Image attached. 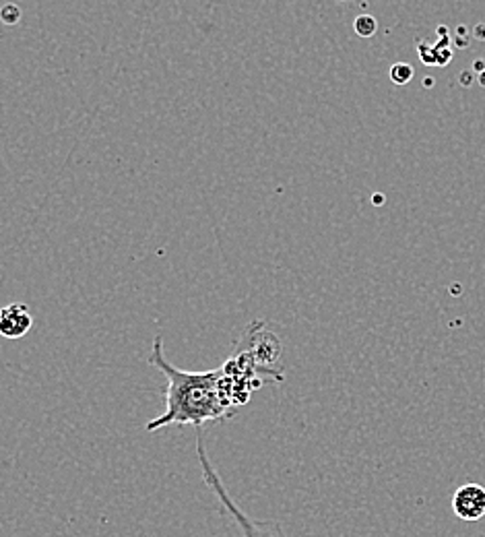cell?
Masks as SVG:
<instances>
[{
	"label": "cell",
	"instance_id": "obj_5",
	"mask_svg": "<svg viewBox=\"0 0 485 537\" xmlns=\"http://www.w3.org/2000/svg\"><path fill=\"white\" fill-rule=\"evenodd\" d=\"M353 29L359 37H371L378 31V21L371 14H359L353 21Z\"/></svg>",
	"mask_w": 485,
	"mask_h": 537
},
{
	"label": "cell",
	"instance_id": "obj_6",
	"mask_svg": "<svg viewBox=\"0 0 485 537\" xmlns=\"http://www.w3.org/2000/svg\"><path fill=\"white\" fill-rule=\"evenodd\" d=\"M413 74H415V70H413V66L407 64V62H396V64L390 66V78H392V83H396V85H407V83L413 78Z\"/></svg>",
	"mask_w": 485,
	"mask_h": 537
},
{
	"label": "cell",
	"instance_id": "obj_4",
	"mask_svg": "<svg viewBox=\"0 0 485 537\" xmlns=\"http://www.w3.org/2000/svg\"><path fill=\"white\" fill-rule=\"evenodd\" d=\"M33 324V316L25 304H8L0 310V333L6 339H19L27 335Z\"/></svg>",
	"mask_w": 485,
	"mask_h": 537
},
{
	"label": "cell",
	"instance_id": "obj_2",
	"mask_svg": "<svg viewBox=\"0 0 485 537\" xmlns=\"http://www.w3.org/2000/svg\"><path fill=\"white\" fill-rule=\"evenodd\" d=\"M196 454H198V461H200V469H202V477H204V483L211 487V492L219 498V502L223 504V508L231 514V518L237 523L239 527V533L241 537H283V529L279 523H272V520H256L252 516H248L229 496L227 487L223 485L217 469L213 467L206 450H204V440H202V434L196 430Z\"/></svg>",
	"mask_w": 485,
	"mask_h": 537
},
{
	"label": "cell",
	"instance_id": "obj_3",
	"mask_svg": "<svg viewBox=\"0 0 485 537\" xmlns=\"http://www.w3.org/2000/svg\"><path fill=\"white\" fill-rule=\"evenodd\" d=\"M452 512L466 523L485 516V487L479 483H464L452 494Z\"/></svg>",
	"mask_w": 485,
	"mask_h": 537
},
{
	"label": "cell",
	"instance_id": "obj_7",
	"mask_svg": "<svg viewBox=\"0 0 485 537\" xmlns=\"http://www.w3.org/2000/svg\"><path fill=\"white\" fill-rule=\"evenodd\" d=\"M0 21L4 25H17L21 21V8L17 4H12V2L4 4L2 10H0Z\"/></svg>",
	"mask_w": 485,
	"mask_h": 537
},
{
	"label": "cell",
	"instance_id": "obj_1",
	"mask_svg": "<svg viewBox=\"0 0 485 537\" xmlns=\"http://www.w3.org/2000/svg\"><path fill=\"white\" fill-rule=\"evenodd\" d=\"M149 364L163 372L167 388L165 411L147 421V432H157L167 425H194V430H200L206 421L233 415L235 403L223 366L206 372L180 370L165 359L161 337H155Z\"/></svg>",
	"mask_w": 485,
	"mask_h": 537
}]
</instances>
